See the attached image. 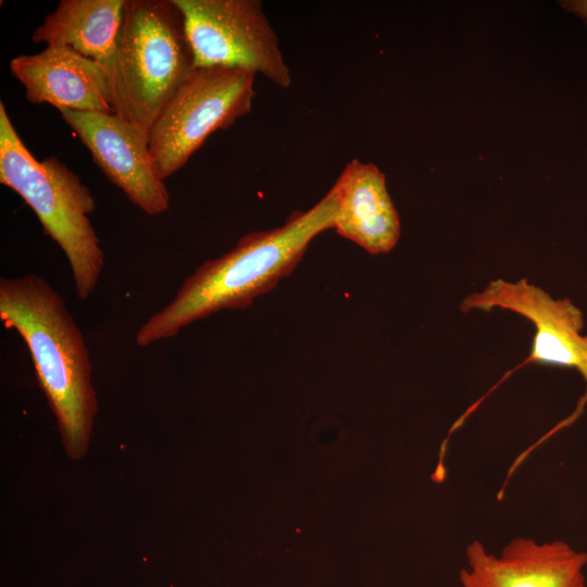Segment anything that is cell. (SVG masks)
I'll return each mask as SVG.
<instances>
[{
  "mask_svg": "<svg viewBox=\"0 0 587 587\" xmlns=\"http://www.w3.org/2000/svg\"><path fill=\"white\" fill-rule=\"evenodd\" d=\"M465 557L461 587H587V552L563 540L519 537L499 554L475 540L466 547Z\"/></svg>",
  "mask_w": 587,
  "mask_h": 587,
  "instance_id": "9",
  "label": "cell"
},
{
  "mask_svg": "<svg viewBox=\"0 0 587 587\" xmlns=\"http://www.w3.org/2000/svg\"><path fill=\"white\" fill-rule=\"evenodd\" d=\"M564 4L567 9L579 14L587 21V0L570 1Z\"/></svg>",
  "mask_w": 587,
  "mask_h": 587,
  "instance_id": "13",
  "label": "cell"
},
{
  "mask_svg": "<svg viewBox=\"0 0 587 587\" xmlns=\"http://www.w3.org/2000/svg\"><path fill=\"white\" fill-rule=\"evenodd\" d=\"M195 68L175 0H125L115 48L104 67L114 114L150 134Z\"/></svg>",
  "mask_w": 587,
  "mask_h": 587,
  "instance_id": "3",
  "label": "cell"
},
{
  "mask_svg": "<svg viewBox=\"0 0 587 587\" xmlns=\"http://www.w3.org/2000/svg\"><path fill=\"white\" fill-rule=\"evenodd\" d=\"M0 183L34 211L45 234L68 261L75 294L86 300L104 266V252L90 215L96 201L86 185L59 159L38 161L26 148L0 102Z\"/></svg>",
  "mask_w": 587,
  "mask_h": 587,
  "instance_id": "4",
  "label": "cell"
},
{
  "mask_svg": "<svg viewBox=\"0 0 587 587\" xmlns=\"http://www.w3.org/2000/svg\"><path fill=\"white\" fill-rule=\"evenodd\" d=\"M495 308L513 311L535 326L530 353L520 366L536 363L574 369L585 382L587 400V333L582 334V310L569 298L553 299L526 278L515 283L498 278L460 303L462 312Z\"/></svg>",
  "mask_w": 587,
  "mask_h": 587,
  "instance_id": "7",
  "label": "cell"
},
{
  "mask_svg": "<svg viewBox=\"0 0 587 587\" xmlns=\"http://www.w3.org/2000/svg\"><path fill=\"white\" fill-rule=\"evenodd\" d=\"M255 74L221 66L196 67L164 108L149 134L160 177L179 171L218 129L251 111Z\"/></svg>",
  "mask_w": 587,
  "mask_h": 587,
  "instance_id": "5",
  "label": "cell"
},
{
  "mask_svg": "<svg viewBox=\"0 0 587 587\" xmlns=\"http://www.w3.org/2000/svg\"><path fill=\"white\" fill-rule=\"evenodd\" d=\"M0 320L24 340L65 451L72 460L80 459L98 402L90 353L66 302L39 275L1 277Z\"/></svg>",
  "mask_w": 587,
  "mask_h": 587,
  "instance_id": "2",
  "label": "cell"
},
{
  "mask_svg": "<svg viewBox=\"0 0 587 587\" xmlns=\"http://www.w3.org/2000/svg\"><path fill=\"white\" fill-rule=\"evenodd\" d=\"M125 0H62L32 36L36 43L67 47L108 64L117 39Z\"/></svg>",
  "mask_w": 587,
  "mask_h": 587,
  "instance_id": "12",
  "label": "cell"
},
{
  "mask_svg": "<svg viewBox=\"0 0 587 587\" xmlns=\"http://www.w3.org/2000/svg\"><path fill=\"white\" fill-rule=\"evenodd\" d=\"M333 187L338 198L336 232L372 254L391 251L400 237V220L385 174L373 163L353 159Z\"/></svg>",
  "mask_w": 587,
  "mask_h": 587,
  "instance_id": "11",
  "label": "cell"
},
{
  "mask_svg": "<svg viewBox=\"0 0 587 587\" xmlns=\"http://www.w3.org/2000/svg\"><path fill=\"white\" fill-rule=\"evenodd\" d=\"M10 70L32 103L114 114L103 66L67 47L47 46L38 53L17 55Z\"/></svg>",
  "mask_w": 587,
  "mask_h": 587,
  "instance_id": "10",
  "label": "cell"
},
{
  "mask_svg": "<svg viewBox=\"0 0 587 587\" xmlns=\"http://www.w3.org/2000/svg\"><path fill=\"white\" fill-rule=\"evenodd\" d=\"M337 208L332 187L311 209L291 213L283 226L249 233L225 254L204 261L184 279L174 298L139 327L136 345L146 348L220 310L250 305L295 270L315 236L334 228Z\"/></svg>",
  "mask_w": 587,
  "mask_h": 587,
  "instance_id": "1",
  "label": "cell"
},
{
  "mask_svg": "<svg viewBox=\"0 0 587 587\" xmlns=\"http://www.w3.org/2000/svg\"><path fill=\"white\" fill-rule=\"evenodd\" d=\"M183 12L196 67L262 74L280 88L291 83L279 40L258 0H175Z\"/></svg>",
  "mask_w": 587,
  "mask_h": 587,
  "instance_id": "6",
  "label": "cell"
},
{
  "mask_svg": "<svg viewBox=\"0 0 587 587\" xmlns=\"http://www.w3.org/2000/svg\"><path fill=\"white\" fill-rule=\"evenodd\" d=\"M107 178L148 215L170 209V193L149 148V133L116 114L60 111Z\"/></svg>",
  "mask_w": 587,
  "mask_h": 587,
  "instance_id": "8",
  "label": "cell"
}]
</instances>
